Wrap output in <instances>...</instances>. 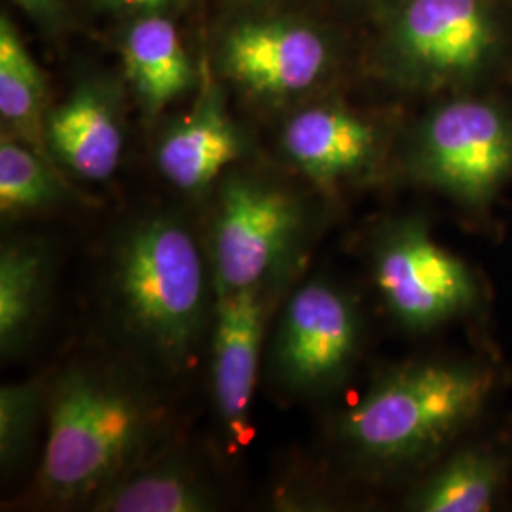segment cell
<instances>
[{"instance_id": "9", "label": "cell", "mask_w": 512, "mask_h": 512, "mask_svg": "<svg viewBox=\"0 0 512 512\" xmlns=\"http://www.w3.org/2000/svg\"><path fill=\"white\" fill-rule=\"evenodd\" d=\"M361 342V319L348 294L330 283L310 281L287 304L277 336V365L298 389H327L353 365Z\"/></svg>"}, {"instance_id": "3", "label": "cell", "mask_w": 512, "mask_h": 512, "mask_svg": "<svg viewBox=\"0 0 512 512\" xmlns=\"http://www.w3.org/2000/svg\"><path fill=\"white\" fill-rule=\"evenodd\" d=\"M154 416L129 385L97 370L67 372L48 410L40 482L52 499L97 497L139 465Z\"/></svg>"}, {"instance_id": "6", "label": "cell", "mask_w": 512, "mask_h": 512, "mask_svg": "<svg viewBox=\"0 0 512 512\" xmlns=\"http://www.w3.org/2000/svg\"><path fill=\"white\" fill-rule=\"evenodd\" d=\"M372 275L385 308L404 329H439L484 306L475 270L420 219L385 226L372 249Z\"/></svg>"}, {"instance_id": "1", "label": "cell", "mask_w": 512, "mask_h": 512, "mask_svg": "<svg viewBox=\"0 0 512 512\" xmlns=\"http://www.w3.org/2000/svg\"><path fill=\"white\" fill-rule=\"evenodd\" d=\"M391 86L421 95L512 84V0H395L372 55Z\"/></svg>"}, {"instance_id": "15", "label": "cell", "mask_w": 512, "mask_h": 512, "mask_svg": "<svg viewBox=\"0 0 512 512\" xmlns=\"http://www.w3.org/2000/svg\"><path fill=\"white\" fill-rule=\"evenodd\" d=\"M122 57L129 82L150 116L179 99L196 76L175 23L158 14H147L129 27Z\"/></svg>"}, {"instance_id": "14", "label": "cell", "mask_w": 512, "mask_h": 512, "mask_svg": "<svg viewBox=\"0 0 512 512\" xmlns=\"http://www.w3.org/2000/svg\"><path fill=\"white\" fill-rule=\"evenodd\" d=\"M241 156L238 129L211 84L194 112L169 129L156 152L165 179L181 190H200Z\"/></svg>"}, {"instance_id": "5", "label": "cell", "mask_w": 512, "mask_h": 512, "mask_svg": "<svg viewBox=\"0 0 512 512\" xmlns=\"http://www.w3.org/2000/svg\"><path fill=\"white\" fill-rule=\"evenodd\" d=\"M122 315L165 363H184L196 348L205 315V270L196 239L165 217L137 222L114 264Z\"/></svg>"}, {"instance_id": "19", "label": "cell", "mask_w": 512, "mask_h": 512, "mask_svg": "<svg viewBox=\"0 0 512 512\" xmlns=\"http://www.w3.org/2000/svg\"><path fill=\"white\" fill-rule=\"evenodd\" d=\"M46 84L0 67V114L10 133L25 141L42 158L54 164L46 141V118H42Z\"/></svg>"}, {"instance_id": "13", "label": "cell", "mask_w": 512, "mask_h": 512, "mask_svg": "<svg viewBox=\"0 0 512 512\" xmlns=\"http://www.w3.org/2000/svg\"><path fill=\"white\" fill-rule=\"evenodd\" d=\"M412 490L406 505L418 512H488L507 492L512 458L495 442L454 444Z\"/></svg>"}, {"instance_id": "2", "label": "cell", "mask_w": 512, "mask_h": 512, "mask_svg": "<svg viewBox=\"0 0 512 512\" xmlns=\"http://www.w3.org/2000/svg\"><path fill=\"white\" fill-rule=\"evenodd\" d=\"M497 374L476 359H423L382 374L340 423L349 448L372 463L440 458L492 401Z\"/></svg>"}, {"instance_id": "4", "label": "cell", "mask_w": 512, "mask_h": 512, "mask_svg": "<svg viewBox=\"0 0 512 512\" xmlns=\"http://www.w3.org/2000/svg\"><path fill=\"white\" fill-rule=\"evenodd\" d=\"M509 86L435 97L408 135L404 169L469 217H486L512 183Z\"/></svg>"}, {"instance_id": "22", "label": "cell", "mask_w": 512, "mask_h": 512, "mask_svg": "<svg viewBox=\"0 0 512 512\" xmlns=\"http://www.w3.org/2000/svg\"><path fill=\"white\" fill-rule=\"evenodd\" d=\"M21 10L31 14L33 18L44 23H54L61 16V2L59 0H12Z\"/></svg>"}, {"instance_id": "8", "label": "cell", "mask_w": 512, "mask_h": 512, "mask_svg": "<svg viewBox=\"0 0 512 512\" xmlns=\"http://www.w3.org/2000/svg\"><path fill=\"white\" fill-rule=\"evenodd\" d=\"M338 61L323 29L293 19H253L222 44V63L241 88L262 97H291L321 84Z\"/></svg>"}, {"instance_id": "11", "label": "cell", "mask_w": 512, "mask_h": 512, "mask_svg": "<svg viewBox=\"0 0 512 512\" xmlns=\"http://www.w3.org/2000/svg\"><path fill=\"white\" fill-rule=\"evenodd\" d=\"M264 310L260 285L238 291L219 289L213 336V387L222 421L234 439L249 431Z\"/></svg>"}, {"instance_id": "20", "label": "cell", "mask_w": 512, "mask_h": 512, "mask_svg": "<svg viewBox=\"0 0 512 512\" xmlns=\"http://www.w3.org/2000/svg\"><path fill=\"white\" fill-rule=\"evenodd\" d=\"M40 406L42 387L38 382L4 385L0 389V461L4 473L10 471L31 446Z\"/></svg>"}, {"instance_id": "24", "label": "cell", "mask_w": 512, "mask_h": 512, "mask_svg": "<svg viewBox=\"0 0 512 512\" xmlns=\"http://www.w3.org/2000/svg\"><path fill=\"white\" fill-rule=\"evenodd\" d=\"M353 6L366 8V10H374L376 18H380L385 10L395 2V0H349Z\"/></svg>"}, {"instance_id": "12", "label": "cell", "mask_w": 512, "mask_h": 512, "mask_svg": "<svg viewBox=\"0 0 512 512\" xmlns=\"http://www.w3.org/2000/svg\"><path fill=\"white\" fill-rule=\"evenodd\" d=\"M46 141L57 162L88 181H105L116 171L124 129L114 92L84 82L46 116Z\"/></svg>"}, {"instance_id": "23", "label": "cell", "mask_w": 512, "mask_h": 512, "mask_svg": "<svg viewBox=\"0 0 512 512\" xmlns=\"http://www.w3.org/2000/svg\"><path fill=\"white\" fill-rule=\"evenodd\" d=\"M103 2L120 10H139L145 14H154L156 10H164L167 6L175 4L177 0H103Z\"/></svg>"}, {"instance_id": "21", "label": "cell", "mask_w": 512, "mask_h": 512, "mask_svg": "<svg viewBox=\"0 0 512 512\" xmlns=\"http://www.w3.org/2000/svg\"><path fill=\"white\" fill-rule=\"evenodd\" d=\"M0 67L16 71L40 84H46L37 61L29 54L27 46L19 37L16 25L6 16L0 18Z\"/></svg>"}, {"instance_id": "16", "label": "cell", "mask_w": 512, "mask_h": 512, "mask_svg": "<svg viewBox=\"0 0 512 512\" xmlns=\"http://www.w3.org/2000/svg\"><path fill=\"white\" fill-rule=\"evenodd\" d=\"M213 503L202 478L169 459L133 467L95 497V509L109 512H203Z\"/></svg>"}, {"instance_id": "18", "label": "cell", "mask_w": 512, "mask_h": 512, "mask_svg": "<svg viewBox=\"0 0 512 512\" xmlns=\"http://www.w3.org/2000/svg\"><path fill=\"white\" fill-rule=\"evenodd\" d=\"M52 162L12 135L0 143V209L2 215L48 207L63 196V184Z\"/></svg>"}, {"instance_id": "7", "label": "cell", "mask_w": 512, "mask_h": 512, "mask_svg": "<svg viewBox=\"0 0 512 512\" xmlns=\"http://www.w3.org/2000/svg\"><path fill=\"white\" fill-rule=\"evenodd\" d=\"M300 230V205L287 192L255 179H228L215 220L217 287H258L283 260Z\"/></svg>"}, {"instance_id": "17", "label": "cell", "mask_w": 512, "mask_h": 512, "mask_svg": "<svg viewBox=\"0 0 512 512\" xmlns=\"http://www.w3.org/2000/svg\"><path fill=\"white\" fill-rule=\"evenodd\" d=\"M48 262L37 243H10L0 253V348L14 353L29 340L46 293Z\"/></svg>"}, {"instance_id": "10", "label": "cell", "mask_w": 512, "mask_h": 512, "mask_svg": "<svg viewBox=\"0 0 512 512\" xmlns=\"http://www.w3.org/2000/svg\"><path fill=\"white\" fill-rule=\"evenodd\" d=\"M283 148L313 183L336 188L378 169L385 133L359 110L323 103L294 114L283 131Z\"/></svg>"}]
</instances>
